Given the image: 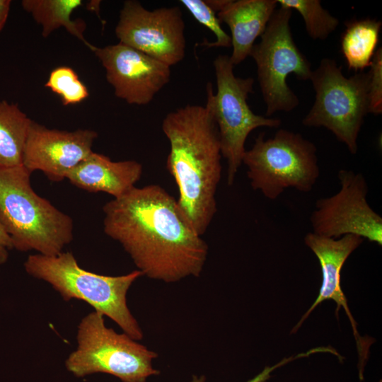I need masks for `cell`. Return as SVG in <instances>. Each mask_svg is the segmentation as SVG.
<instances>
[{"mask_svg":"<svg viewBox=\"0 0 382 382\" xmlns=\"http://www.w3.org/2000/svg\"><path fill=\"white\" fill-rule=\"evenodd\" d=\"M277 0H228L216 13L220 22L230 28L231 47L230 60L236 66L250 56L256 39L264 33L276 10Z\"/></svg>","mask_w":382,"mask_h":382,"instance_id":"cell-16","label":"cell"},{"mask_svg":"<svg viewBox=\"0 0 382 382\" xmlns=\"http://www.w3.org/2000/svg\"><path fill=\"white\" fill-rule=\"evenodd\" d=\"M11 4V1L10 0H0V32L7 21Z\"/></svg>","mask_w":382,"mask_h":382,"instance_id":"cell-26","label":"cell"},{"mask_svg":"<svg viewBox=\"0 0 382 382\" xmlns=\"http://www.w3.org/2000/svg\"><path fill=\"white\" fill-rule=\"evenodd\" d=\"M91 50L104 67L115 95L128 104H149L170 81V66L121 42L93 45Z\"/></svg>","mask_w":382,"mask_h":382,"instance_id":"cell-12","label":"cell"},{"mask_svg":"<svg viewBox=\"0 0 382 382\" xmlns=\"http://www.w3.org/2000/svg\"><path fill=\"white\" fill-rule=\"evenodd\" d=\"M98 133L50 129L32 120L24 145L22 166L30 173L40 170L52 181H62L93 152Z\"/></svg>","mask_w":382,"mask_h":382,"instance_id":"cell-13","label":"cell"},{"mask_svg":"<svg viewBox=\"0 0 382 382\" xmlns=\"http://www.w3.org/2000/svg\"><path fill=\"white\" fill-rule=\"evenodd\" d=\"M22 166L0 168V222L13 248L57 255L73 240L72 219L38 195Z\"/></svg>","mask_w":382,"mask_h":382,"instance_id":"cell-3","label":"cell"},{"mask_svg":"<svg viewBox=\"0 0 382 382\" xmlns=\"http://www.w3.org/2000/svg\"><path fill=\"white\" fill-rule=\"evenodd\" d=\"M103 211L105 233L120 243L143 275L166 283L200 275L208 245L160 185L135 186Z\"/></svg>","mask_w":382,"mask_h":382,"instance_id":"cell-1","label":"cell"},{"mask_svg":"<svg viewBox=\"0 0 382 382\" xmlns=\"http://www.w3.org/2000/svg\"><path fill=\"white\" fill-rule=\"evenodd\" d=\"M13 248L12 241L0 222V265L8 259V250Z\"/></svg>","mask_w":382,"mask_h":382,"instance_id":"cell-25","label":"cell"},{"mask_svg":"<svg viewBox=\"0 0 382 382\" xmlns=\"http://www.w3.org/2000/svg\"><path fill=\"white\" fill-rule=\"evenodd\" d=\"M364 238L354 235H345L339 238L320 236L310 232L306 234L304 243L317 257L322 272V284L319 294L306 311L291 333L296 332L311 312L323 301L331 299L337 304L336 312L343 308L352 326L359 354L358 369L363 370L369 357V345L364 342L357 331V323L348 308L347 299L340 285L341 270L348 257L363 243Z\"/></svg>","mask_w":382,"mask_h":382,"instance_id":"cell-14","label":"cell"},{"mask_svg":"<svg viewBox=\"0 0 382 382\" xmlns=\"http://www.w3.org/2000/svg\"><path fill=\"white\" fill-rule=\"evenodd\" d=\"M83 4L81 0H23V8L41 25L42 35L47 37L53 31L64 28L91 50L92 45L84 37L86 25L81 19L71 18L73 12Z\"/></svg>","mask_w":382,"mask_h":382,"instance_id":"cell-17","label":"cell"},{"mask_svg":"<svg viewBox=\"0 0 382 382\" xmlns=\"http://www.w3.org/2000/svg\"><path fill=\"white\" fill-rule=\"evenodd\" d=\"M162 130L170 143L166 168L179 192L178 206L202 236L216 212V193L221 178V149L210 100L169 112Z\"/></svg>","mask_w":382,"mask_h":382,"instance_id":"cell-2","label":"cell"},{"mask_svg":"<svg viewBox=\"0 0 382 382\" xmlns=\"http://www.w3.org/2000/svg\"><path fill=\"white\" fill-rule=\"evenodd\" d=\"M142 171V165L137 161H113L93 151L69 173L66 179L86 191L103 192L116 198L135 187Z\"/></svg>","mask_w":382,"mask_h":382,"instance_id":"cell-15","label":"cell"},{"mask_svg":"<svg viewBox=\"0 0 382 382\" xmlns=\"http://www.w3.org/2000/svg\"><path fill=\"white\" fill-rule=\"evenodd\" d=\"M242 163L254 190L274 200L287 188L311 192L320 168L316 145L301 134L279 129L272 138L260 133L252 148L245 150Z\"/></svg>","mask_w":382,"mask_h":382,"instance_id":"cell-5","label":"cell"},{"mask_svg":"<svg viewBox=\"0 0 382 382\" xmlns=\"http://www.w3.org/2000/svg\"><path fill=\"white\" fill-rule=\"evenodd\" d=\"M340 184L335 195L320 198L310 216L313 233L339 238L354 235L382 245V217L369 205L367 182L361 173L342 169Z\"/></svg>","mask_w":382,"mask_h":382,"instance_id":"cell-10","label":"cell"},{"mask_svg":"<svg viewBox=\"0 0 382 382\" xmlns=\"http://www.w3.org/2000/svg\"><path fill=\"white\" fill-rule=\"evenodd\" d=\"M185 23L178 6L149 11L136 0H127L115 29L119 42L171 66L185 54Z\"/></svg>","mask_w":382,"mask_h":382,"instance_id":"cell-11","label":"cell"},{"mask_svg":"<svg viewBox=\"0 0 382 382\" xmlns=\"http://www.w3.org/2000/svg\"><path fill=\"white\" fill-rule=\"evenodd\" d=\"M45 86L59 96L64 105L81 103L89 96L86 85L70 66H59L50 73Z\"/></svg>","mask_w":382,"mask_h":382,"instance_id":"cell-21","label":"cell"},{"mask_svg":"<svg viewBox=\"0 0 382 382\" xmlns=\"http://www.w3.org/2000/svg\"><path fill=\"white\" fill-rule=\"evenodd\" d=\"M309 80L316 97L303 125L326 128L352 154H356L358 137L364 117L369 113V71L346 77L342 66L335 59L323 58L312 71Z\"/></svg>","mask_w":382,"mask_h":382,"instance_id":"cell-7","label":"cell"},{"mask_svg":"<svg viewBox=\"0 0 382 382\" xmlns=\"http://www.w3.org/2000/svg\"><path fill=\"white\" fill-rule=\"evenodd\" d=\"M31 122L17 104L0 100V168L22 165Z\"/></svg>","mask_w":382,"mask_h":382,"instance_id":"cell-19","label":"cell"},{"mask_svg":"<svg viewBox=\"0 0 382 382\" xmlns=\"http://www.w3.org/2000/svg\"><path fill=\"white\" fill-rule=\"evenodd\" d=\"M24 267L30 276L50 284L64 301H83L112 319L133 340L142 339L143 332L127 304L129 289L143 276L139 270L120 276L96 274L80 267L71 252L30 255Z\"/></svg>","mask_w":382,"mask_h":382,"instance_id":"cell-4","label":"cell"},{"mask_svg":"<svg viewBox=\"0 0 382 382\" xmlns=\"http://www.w3.org/2000/svg\"><path fill=\"white\" fill-rule=\"evenodd\" d=\"M340 39V50L349 69L359 72L370 66L376 51L381 21L372 19L347 21Z\"/></svg>","mask_w":382,"mask_h":382,"instance_id":"cell-18","label":"cell"},{"mask_svg":"<svg viewBox=\"0 0 382 382\" xmlns=\"http://www.w3.org/2000/svg\"><path fill=\"white\" fill-rule=\"evenodd\" d=\"M369 88V113L382 112V49L376 50L370 64Z\"/></svg>","mask_w":382,"mask_h":382,"instance_id":"cell-23","label":"cell"},{"mask_svg":"<svg viewBox=\"0 0 382 382\" xmlns=\"http://www.w3.org/2000/svg\"><path fill=\"white\" fill-rule=\"evenodd\" d=\"M277 4L297 11L306 33L313 40H325L339 25V20L324 9L319 0H277Z\"/></svg>","mask_w":382,"mask_h":382,"instance_id":"cell-20","label":"cell"},{"mask_svg":"<svg viewBox=\"0 0 382 382\" xmlns=\"http://www.w3.org/2000/svg\"><path fill=\"white\" fill-rule=\"evenodd\" d=\"M213 65L217 91L214 94L212 84L208 82L207 97L210 100L218 127L222 157L227 161V183L231 186L242 164L245 143L250 133L260 127H279L282 121L252 111L247 99L253 91L254 80L251 77L236 76L229 56L218 55Z\"/></svg>","mask_w":382,"mask_h":382,"instance_id":"cell-8","label":"cell"},{"mask_svg":"<svg viewBox=\"0 0 382 382\" xmlns=\"http://www.w3.org/2000/svg\"><path fill=\"white\" fill-rule=\"evenodd\" d=\"M308 356V353L306 352L304 353L299 354L297 355L284 358L282 360H281L280 361H279L278 363L275 364L273 366H265L260 373H259L255 377H253V378H251L250 380L246 382H265L268 379H270V378L271 377L272 372L274 371L277 368L281 367L297 359H301L302 357H305ZM205 380L206 378L204 376H193L191 382H205Z\"/></svg>","mask_w":382,"mask_h":382,"instance_id":"cell-24","label":"cell"},{"mask_svg":"<svg viewBox=\"0 0 382 382\" xmlns=\"http://www.w3.org/2000/svg\"><path fill=\"white\" fill-rule=\"evenodd\" d=\"M78 346L65 361L76 377L96 373L112 375L122 382H146L159 374L152 365L158 354L125 334L106 327L104 316L94 311L78 326Z\"/></svg>","mask_w":382,"mask_h":382,"instance_id":"cell-6","label":"cell"},{"mask_svg":"<svg viewBox=\"0 0 382 382\" xmlns=\"http://www.w3.org/2000/svg\"><path fill=\"white\" fill-rule=\"evenodd\" d=\"M180 2L189 11L200 24L209 28L215 35V42L204 41L197 45L208 47H230L231 37L221 28L216 13L207 4L204 0H181Z\"/></svg>","mask_w":382,"mask_h":382,"instance_id":"cell-22","label":"cell"},{"mask_svg":"<svg viewBox=\"0 0 382 382\" xmlns=\"http://www.w3.org/2000/svg\"><path fill=\"white\" fill-rule=\"evenodd\" d=\"M292 10L276 8L253 47L251 56L256 65L260 88L266 104V117L277 112H291L299 104L290 89L286 78L294 74L300 80H309L312 70L307 58L294 42L290 28Z\"/></svg>","mask_w":382,"mask_h":382,"instance_id":"cell-9","label":"cell"}]
</instances>
